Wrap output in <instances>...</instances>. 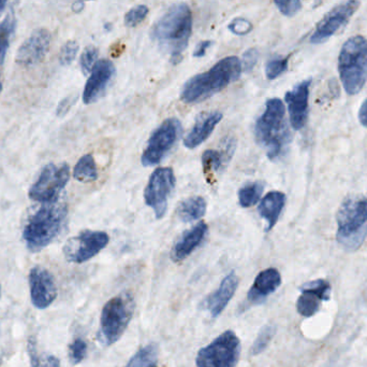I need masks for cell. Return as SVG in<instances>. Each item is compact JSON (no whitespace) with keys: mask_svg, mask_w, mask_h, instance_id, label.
Here are the masks:
<instances>
[{"mask_svg":"<svg viewBox=\"0 0 367 367\" xmlns=\"http://www.w3.org/2000/svg\"><path fill=\"white\" fill-rule=\"evenodd\" d=\"M88 354V345L81 338H76L69 346V358L72 364H80Z\"/></svg>","mask_w":367,"mask_h":367,"instance_id":"cell-33","label":"cell"},{"mask_svg":"<svg viewBox=\"0 0 367 367\" xmlns=\"http://www.w3.org/2000/svg\"><path fill=\"white\" fill-rule=\"evenodd\" d=\"M338 72L344 88L349 95L362 90L367 81V39L354 36L348 39L338 57Z\"/></svg>","mask_w":367,"mask_h":367,"instance_id":"cell-6","label":"cell"},{"mask_svg":"<svg viewBox=\"0 0 367 367\" xmlns=\"http://www.w3.org/2000/svg\"><path fill=\"white\" fill-rule=\"evenodd\" d=\"M258 59H259V52H258L257 49H255V47L248 49L243 55V62L241 63L242 64V69H244V71L246 72L251 71L257 64Z\"/></svg>","mask_w":367,"mask_h":367,"instance_id":"cell-39","label":"cell"},{"mask_svg":"<svg viewBox=\"0 0 367 367\" xmlns=\"http://www.w3.org/2000/svg\"><path fill=\"white\" fill-rule=\"evenodd\" d=\"M229 30L238 36L248 34L253 30V25L248 20L244 18H236L228 25Z\"/></svg>","mask_w":367,"mask_h":367,"instance_id":"cell-37","label":"cell"},{"mask_svg":"<svg viewBox=\"0 0 367 367\" xmlns=\"http://www.w3.org/2000/svg\"><path fill=\"white\" fill-rule=\"evenodd\" d=\"M78 52V45L76 41H68L63 49H61V54H59V62L61 65L68 66L72 64L76 59V54Z\"/></svg>","mask_w":367,"mask_h":367,"instance_id":"cell-36","label":"cell"},{"mask_svg":"<svg viewBox=\"0 0 367 367\" xmlns=\"http://www.w3.org/2000/svg\"><path fill=\"white\" fill-rule=\"evenodd\" d=\"M51 34L44 28L35 30L20 45L16 61L20 65L32 66L40 63L49 52Z\"/></svg>","mask_w":367,"mask_h":367,"instance_id":"cell-17","label":"cell"},{"mask_svg":"<svg viewBox=\"0 0 367 367\" xmlns=\"http://www.w3.org/2000/svg\"><path fill=\"white\" fill-rule=\"evenodd\" d=\"M282 284V275L276 268H267L255 277L248 294L249 305H259L265 302Z\"/></svg>","mask_w":367,"mask_h":367,"instance_id":"cell-20","label":"cell"},{"mask_svg":"<svg viewBox=\"0 0 367 367\" xmlns=\"http://www.w3.org/2000/svg\"><path fill=\"white\" fill-rule=\"evenodd\" d=\"M276 334V327L274 325H267L260 330L255 342H253V347H251V354L253 356H258L262 354L267 349L270 342L273 339Z\"/></svg>","mask_w":367,"mask_h":367,"instance_id":"cell-31","label":"cell"},{"mask_svg":"<svg viewBox=\"0 0 367 367\" xmlns=\"http://www.w3.org/2000/svg\"><path fill=\"white\" fill-rule=\"evenodd\" d=\"M240 354V338L228 330L199 350L195 364L198 367H235Z\"/></svg>","mask_w":367,"mask_h":367,"instance_id":"cell-8","label":"cell"},{"mask_svg":"<svg viewBox=\"0 0 367 367\" xmlns=\"http://www.w3.org/2000/svg\"><path fill=\"white\" fill-rule=\"evenodd\" d=\"M222 115L218 111L207 113L200 117L193 125L191 131L187 134L184 139V144L188 149H195L200 144H203L213 133L216 125L222 121Z\"/></svg>","mask_w":367,"mask_h":367,"instance_id":"cell-22","label":"cell"},{"mask_svg":"<svg viewBox=\"0 0 367 367\" xmlns=\"http://www.w3.org/2000/svg\"><path fill=\"white\" fill-rule=\"evenodd\" d=\"M279 11L284 16H294L300 11L302 8V3L298 0H289V1H275Z\"/></svg>","mask_w":367,"mask_h":367,"instance_id":"cell-38","label":"cell"},{"mask_svg":"<svg viewBox=\"0 0 367 367\" xmlns=\"http://www.w3.org/2000/svg\"><path fill=\"white\" fill-rule=\"evenodd\" d=\"M311 83V79L301 82L294 90L287 92L284 97L288 105L292 127L296 131L303 129L306 124Z\"/></svg>","mask_w":367,"mask_h":367,"instance_id":"cell-18","label":"cell"},{"mask_svg":"<svg viewBox=\"0 0 367 367\" xmlns=\"http://www.w3.org/2000/svg\"><path fill=\"white\" fill-rule=\"evenodd\" d=\"M30 286L32 303L36 308H47L56 298V284L47 268L41 266L32 268L30 274Z\"/></svg>","mask_w":367,"mask_h":367,"instance_id":"cell-15","label":"cell"},{"mask_svg":"<svg viewBox=\"0 0 367 367\" xmlns=\"http://www.w3.org/2000/svg\"><path fill=\"white\" fill-rule=\"evenodd\" d=\"M207 232L208 228L205 222H200L191 230L184 233L171 251L172 261L179 263V262L186 260L189 255H193V251L201 246Z\"/></svg>","mask_w":367,"mask_h":367,"instance_id":"cell-21","label":"cell"},{"mask_svg":"<svg viewBox=\"0 0 367 367\" xmlns=\"http://www.w3.org/2000/svg\"><path fill=\"white\" fill-rule=\"evenodd\" d=\"M359 120H360L361 124L363 127H367V98L363 103L361 106L360 110H359Z\"/></svg>","mask_w":367,"mask_h":367,"instance_id":"cell-42","label":"cell"},{"mask_svg":"<svg viewBox=\"0 0 367 367\" xmlns=\"http://www.w3.org/2000/svg\"><path fill=\"white\" fill-rule=\"evenodd\" d=\"M1 91H3V83L0 81V93H1Z\"/></svg>","mask_w":367,"mask_h":367,"instance_id":"cell-45","label":"cell"},{"mask_svg":"<svg viewBox=\"0 0 367 367\" xmlns=\"http://www.w3.org/2000/svg\"><path fill=\"white\" fill-rule=\"evenodd\" d=\"M193 32V14L186 4H175L157 21L152 37L162 50L169 53L171 63L176 65L181 61L184 51L188 47Z\"/></svg>","mask_w":367,"mask_h":367,"instance_id":"cell-1","label":"cell"},{"mask_svg":"<svg viewBox=\"0 0 367 367\" xmlns=\"http://www.w3.org/2000/svg\"><path fill=\"white\" fill-rule=\"evenodd\" d=\"M115 75V67L112 62L101 59L92 68L90 77L86 82L83 92L84 104L96 102L104 94L107 88Z\"/></svg>","mask_w":367,"mask_h":367,"instance_id":"cell-16","label":"cell"},{"mask_svg":"<svg viewBox=\"0 0 367 367\" xmlns=\"http://www.w3.org/2000/svg\"><path fill=\"white\" fill-rule=\"evenodd\" d=\"M73 177L80 182H92L98 178L96 163L90 154L82 156L73 169Z\"/></svg>","mask_w":367,"mask_h":367,"instance_id":"cell-26","label":"cell"},{"mask_svg":"<svg viewBox=\"0 0 367 367\" xmlns=\"http://www.w3.org/2000/svg\"><path fill=\"white\" fill-rule=\"evenodd\" d=\"M212 41H202L199 45H197V47L195 49V52H193V57H202L205 55L206 50H207L208 47H211Z\"/></svg>","mask_w":367,"mask_h":367,"instance_id":"cell-41","label":"cell"},{"mask_svg":"<svg viewBox=\"0 0 367 367\" xmlns=\"http://www.w3.org/2000/svg\"><path fill=\"white\" fill-rule=\"evenodd\" d=\"M238 286V276L234 272H231L229 275L224 278L219 288L205 298L202 306L210 313L212 318L219 317L226 308L227 305L232 300Z\"/></svg>","mask_w":367,"mask_h":367,"instance_id":"cell-19","label":"cell"},{"mask_svg":"<svg viewBox=\"0 0 367 367\" xmlns=\"http://www.w3.org/2000/svg\"><path fill=\"white\" fill-rule=\"evenodd\" d=\"M181 132V125L179 120H166L150 136L142 156V164L146 167L160 164L164 156L172 149Z\"/></svg>","mask_w":367,"mask_h":367,"instance_id":"cell-11","label":"cell"},{"mask_svg":"<svg viewBox=\"0 0 367 367\" xmlns=\"http://www.w3.org/2000/svg\"><path fill=\"white\" fill-rule=\"evenodd\" d=\"M300 291L302 294L296 302V310L303 317L309 318L316 315L323 301L330 300L332 286L327 280L317 279L303 284Z\"/></svg>","mask_w":367,"mask_h":367,"instance_id":"cell-14","label":"cell"},{"mask_svg":"<svg viewBox=\"0 0 367 367\" xmlns=\"http://www.w3.org/2000/svg\"><path fill=\"white\" fill-rule=\"evenodd\" d=\"M284 104L279 98H271L263 115L255 123V135L260 146L267 150L271 160L279 158L290 141V134L284 122Z\"/></svg>","mask_w":367,"mask_h":367,"instance_id":"cell-4","label":"cell"},{"mask_svg":"<svg viewBox=\"0 0 367 367\" xmlns=\"http://www.w3.org/2000/svg\"><path fill=\"white\" fill-rule=\"evenodd\" d=\"M97 57H98V50L95 47H88L82 53L80 65L84 75L92 72V68L96 65Z\"/></svg>","mask_w":367,"mask_h":367,"instance_id":"cell-35","label":"cell"},{"mask_svg":"<svg viewBox=\"0 0 367 367\" xmlns=\"http://www.w3.org/2000/svg\"><path fill=\"white\" fill-rule=\"evenodd\" d=\"M14 28H16V18L13 13L8 14L7 18L0 23V64H3L5 61Z\"/></svg>","mask_w":367,"mask_h":367,"instance_id":"cell-29","label":"cell"},{"mask_svg":"<svg viewBox=\"0 0 367 367\" xmlns=\"http://www.w3.org/2000/svg\"><path fill=\"white\" fill-rule=\"evenodd\" d=\"M286 204V195L282 192L272 191L262 199L258 211L260 216L267 221V232L271 231L277 223L280 214Z\"/></svg>","mask_w":367,"mask_h":367,"instance_id":"cell-23","label":"cell"},{"mask_svg":"<svg viewBox=\"0 0 367 367\" xmlns=\"http://www.w3.org/2000/svg\"><path fill=\"white\" fill-rule=\"evenodd\" d=\"M265 189V185L257 181V182L246 183L244 187H241L239 191V201L240 205L244 208H249L255 205L261 197L262 192Z\"/></svg>","mask_w":367,"mask_h":367,"instance_id":"cell-27","label":"cell"},{"mask_svg":"<svg viewBox=\"0 0 367 367\" xmlns=\"http://www.w3.org/2000/svg\"><path fill=\"white\" fill-rule=\"evenodd\" d=\"M241 72L242 64L238 57H224L211 69L191 78L184 86L181 100L186 104H197L208 100L229 84L236 81Z\"/></svg>","mask_w":367,"mask_h":367,"instance_id":"cell-2","label":"cell"},{"mask_svg":"<svg viewBox=\"0 0 367 367\" xmlns=\"http://www.w3.org/2000/svg\"><path fill=\"white\" fill-rule=\"evenodd\" d=\"M234 141L233 140H228L226 146H224L222 151H217V150H207L204 152L202 156V164H203L204 171H218L224 163L228 162L229 158L232 156L234 152Z\"/></svg>","mask_w":367,"mask_h":367,"instance_id":"cell-25","label":"cell"},{"mask_svg":"<svg viewBox=\"0 0 367 367\" xmlns=\"http://www.w3.org/2000/svg\"><path fill=\"white\" fill-rule=\"evenodd\" d=\"M150 367H156V366H155V364H154V365H152V366H150Z\"/></svg>","mask_w":367,"mask_h":367,"instance_id":"cell-47","label":"cell"},{"mask_svg":"<svg viewBox=\"0 0 367 367\" xmlns=\"http://www.w3.org/2000/svg\"><path fill=\"white\" fill-rule=\"evenodd\" d=\"M359 1H347L334 7L318 23L316 30L311 37V43H323L335 35L340 28L347 24L354 12L358 10Z\"/></svg>","mask_w":367,"mask_h":367,"instance_id":"cell-13","label":"cell"},{"mask_svg":"<svg viewBox=\"0 0 367 367\" xmlns=\"http://www.w3.org/2000/svg\"><path fill=\"white\" fill-rule=\"evenodd\" d=\"M0 296H1V288H0Z\"/></svg>","mask_w":367,"mask_h":367,"instance_id":"cell-46","label":"cell"},{"mask_svg":"<svg viewBox=\"0 0 367 367\" xmlns=\"http://www.w3.org/2000/svg\"><path fill=\"white\" fill-rule=\"evenodd\" d=\"M289 57H276L267 62L265 66V75L269 80H275L288 69Z\"/></svg>","mask_w":367,"mask_h":367,"instance_id":"cell-32","label":"cell"},{"mask_svg":"<svg viewBox=\"0 0 367 367\" xmlns=\"http://www.w3.org/2000/svg\"><path fill=\"white\" fill-rule=\"evenodd\" d=\"M158 356V347L150 344L141 348L133 358L130 359L126 367H150L155 364Z\"/></svg>","mask_w":367,"mask_h":367,"instance_id":"cell-28","label":"cell"},{"mask_svg":"<svg viewBox=\"0 0 367 367\" xmlns=\"http://www.w3.org/2000/svg\"><path fill=\"white\" fill-rule=\"evenodd\" d=\"M135 298L129 293L114 296L103 306L100 317L99 338L104 346H111L121 339L133 319Z\"/></svg>","mask_w":367,"mask_h":367,"instance_id":"cell-7","label":"cell"},{"mask_svg":"<svg viewBox=\"0 0 367 367\" xmlns=\"http://www.w3.org/2000/svg\"><path fill=\"white\" fill-rule=\"evenodd\" d=\"M28 354L30 356L32 367H61V362L55 356H39L37 352L36 342L30 339L28 342Z\"/></svg>","mask_w":367,"mask_h":367,"instance_id":"cell-30","label":"cell"},{"mask_svg":"<svg viewBox=\"0 0 367 367\" xmlns=\"http://www.w3.org/2000/svg\"><path fill=\"white\" fill-rule=\"evenodd\" d=\"M68 209L65 204H42L28 219L23 230L26 247L30 252L47 248L63 232L67 221Z\"/></svg>","mask_w":367,"mask_h":367,"instance_id":"cell-3","label":"cell"},{"mask_svg":"<svg viewBox=\"0 0 367 367\" xmlns=\"http://www.w3.org/2000/svg\"><path fill=\"white\" fill-rule=\"evenodd\" d=\"M6 6H7V3H6V1H0V16H1L4 10H5Z\"/></svg>","mask_w":367,"mask_h":367,"instance_id":"cell-44","label":"cell"},{"mask_svg":"<svg viewBox=\"0 0 367 367\" xmlns=\"http://www.w3.org/2000/svg\"><path fill=\"white\" fill-rule=\"evenodd\" d=\"M336 220L338 243L348 252L358 250L367 236V199H346L338 210Z\"/></svg>","mask_w":367,"mask_h":367,"instance_id":"cell-5","label":"cell"},{"mask_svg":"<svg viewBox=\"0 0 367 367\" xmlns=\"http://www.w3.org/2000/svg\"><path fill=\"white\" fill-rule=\"evenodd\" d=\"M84 8V3H76L72 6L74 12H81Z\"/></svg>","mask_w":367,"mask_h":367,"instance_id":"cell-43","label":"cell"},{"mask_svg":"<svg viewBox=\"0 0 367 367\" xmlns=\"http://www.w3.org/2000/svg\"><path fill=\"white\" fill-rule=\"evenodd\" d=\"M69 178L70 168L67 164L61 166L53 163L47 164L43 167L36 182L30 187L28 195L32 201L41 204L56 203Z\"/></svg>","mask_w":367,"mask_h":367,"instance_id":"cell-9","label":"cell"},{"mask_svg":"<svg viewBox=\"0 0 367 367\" xmlns=\"http://www.w3.org/2000/svg\"><path fill=\"white\" fill-rule=\"evenodd\" d=\"M74 100H76V98L67 97L65 100H61V104L57 107L56 115H59V117H64V115H67L68 111L70 110L72 105H73Z\"/></svg>","mask_w":367,"mask_h":367,"instance_id":"cell-40","label":"cell"},{"mask_svg":"<svg viewBox=\"0 0 367 367\" xmlns=\"http://www.w3.org/2000/svg\"><path fill=\"white\" fill-rule=\"evenodd\" d=\"M148 6L139 5L136 7L131 8L129 11L127 12L125 16V24L130 28H135L138 24L145 20L146 16L148 14Z\"/></svg>","mask_w":367,"mask_h":367,"instance_id":"cell-34","label":"cell"},{"mask_svg":"<svg viewBox=\"0 0 367 367\" xmlns=\"http://www.w3.org/2000/svg\"><path fill=\"white\" fill-rule=\"evenodd\" d=\"M206 202L203 197H189L179 203L177 207V216L185 223L197 221L205 214Z\"/></svg>","mask_w":367,"mask_h":367,"instance_id":"cell-24","label":"cell"},{"mask_svg":"<svg viewBox=\"0 0 367 367\" xmlns=\"http://www.w3.org/2000/svg\"><path fill=\"white\" fill-rule=\"evenodd\" d=\"M176 185L173 169L170 167L157 168L150 176L144 192L146 205L152 208L157 219L164 218L168 209V201Z\"/></svg>","mask_w":367,"mask_h":367,"instance_id":"cell-10","label":"cell"},{"mask_svg":"<svg viewBox=\"0 0 367 367\" xmlns=\"http://www.w3.org/2000/svg\"><path fill=\"white\" fill-rule=\"evenodd\" d=\"M109 241L110 237L106 232L83 231L66 243L64 255L71 263H85L106 248Z\"/></svg>","mask_w":367,"mask_h":367,"instance_id":"cell-12","label":"cell"}]
</instances>
